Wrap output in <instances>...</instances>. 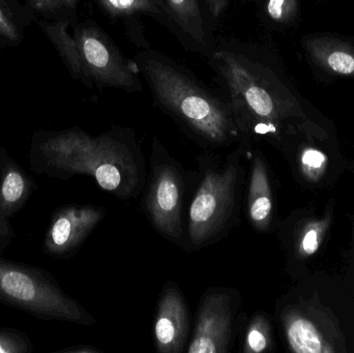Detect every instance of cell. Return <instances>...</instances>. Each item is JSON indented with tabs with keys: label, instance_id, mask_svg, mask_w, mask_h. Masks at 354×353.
<instances>
[{
	"label": "cell",
	"instance_id": "2",
	"mask_svg": "<svg viewBox=\"0 0 354 353\" xmlns=\"http://www.w3.org/2000/svg\"><path fill=\"white\" fill-rule=\"evenodd\" d=\"M143 70L158 101L202 144L212 149L245 143L230 106L198 86L174 66L151 58Z\"/></svg>",
	"mask_w": 354,
	"mask_h": 353
},
{
	"label": "cell",
	"instance_id": "9",
	"mask_svg": "<svg viewBox=\"0 0 354 353\" xmlns=\"http://www.w3.org/2000/svg\"><path fill=\"white\" fill-rule=\"evenodd\" d=\"M107 213L105 207L64 205L54 211L46 230L43 251L54 258L72 256Z\"/></svg>",
	"mask_w": 354,
	"mask_h": 353
},
{
	"label": "cell",
	"instance_id": "19",
	"mask_svg": "<svg viewBox=\"0 0 354 353\" xmlns=\"http://www.w3.org/2000/svg\"><path fill=\"white\" fill-rule=\"evenodd\" d=\"M270 346L268 336V325L266 319L255 315L245 325L241 339V352L245 353H260L266 352Z\"/></svg>",
	"mask_w": 354,
	"mask_h": 353
},
{
	"label": "cell",
	"instance_id": "14",
	"mask_svg": "<svg viewBox=\"0 0 354 353\" xmlns=\"http://www.w3.org/2000/svg\"><path fill=\"white\" fill-rule=\"evenodd\" d=\"M37 14L18 0H0V46L16 47L25 39Z\"/></svg>",
	"mask_w": 354,
	"mask_h": 353
},
{
	"label": "cell",
	"instance_id": "3",
	"mask_svg": "<svg viewBox=\"0 0 354 353\" xmlns=\"http://www.w3.org/2000/svg\"><path fill=\"white\" fill-rule=\"evenodd\" d=\"M248 144L239 147L225 159H202L203 175L189 209L187 240L193 248L218 242L239 222L243 187L245 180L243 159Z\"/></svg>",
	"mask_w": 354,
	"mask_h": 353
},
{
	"label": "cell",
	"instance_id": "7",
	"mask_svg": "<svg viewBox=\"0 0 354 353\" xmlns=\"http://www.w3.org/2000/svg\"><path fill=\"white\" fill-rule=\"evenodd\" d=\"M241 296L232 288L208 289L200 300L187 353H227Z\"/></svg>",
	"mask_w": 354,
	"mask_h": 353
},
{
	"label": "cell",
	"instance_id": "15",
	"mask_svg": "<svg viewBox=\"0 0 354 353\" xmlns=\"http://www.w3.org/2000/svg\"><path fill=\"white\" fill-rule=\"evenodd\" d=\"M35 22L45 33L52 45L57 50L71 74L79 80L84 81L82 66L74 35L68 32V22L64 20L48 21L37 16Z\"/></svg>",
	"mask_w": 354,
	"mask_h": 353
},
{
	"label": "cell",
	"instance_id": "4",
	"mask_svg": "<svg viewBox=\"0 0 354 353\" xmlns=\"http://www.w3.org/2000/svg\"><path fill=\"white\" fill-rule=\"evenodd\" d=\"M0 303L43 321H68L81 325L95 321L43 269L14 263L0 256Z\"/></svg>",
	"mask_w": 354,
	"mask_h": 353
},
{
	"label": "cell",
	"instance_id": "27",
	"mask_svg": "<svg viewBox=\"0 0 354 353\" xmlns=\"http://www.w3.org/2000/svg\"><path fill=\"white\" fill-rule=\"evenodd\" d=\"M64 3H66V8H76L78 0H64Z\"/></svg>",
	"mask_w": 354,
	"mask_h": 353
},
{
	"label": "cell",
	"instance_id": "26",
	"mask_svg": "<svg viewBox=\"0 0 354 353\" xmlns=\"http://www.w3.org/2000/svg\"><path fill=\"white\" fill-rule=\"evenodd\" d=\"M64 352L68 353H93V352H100L99 350H95V348L91 347V346H80V347L77 348H71V350H64Z\"/></svg>",
	"mask_w": 354,
	"mask_h": 353
},
{
	"label": "cell",
	"instance_id": "6",
	"mask_svg": "<svg viewBox=\"0 0 354 353\" xmlns=\"http://www.w3.org/2000/svg\"><path fill=\"white\" fill-rule=\"evenodd\" d=\"M185 194V172L180 164L155 138L147 182L145 211L153 228L177 245L183 238Z\"/></svg>",
	"mask_w": 354,
	"mask_h": 353
},
{
	"label": "cell",
	"instance_id": "21",
	"mask_svg": "<svg viewBox=\"0 0 354 353\" xmlns=\"http://www.w3.org/2000/svg\"><path fill=\"white\" fill-rule=\"evenodd\" d=\"M297 0H268V14L277 22H288L297 12Z\"/></svg>",
	"mask_w": 354,
	"mask_h": 353
},
{
	"label": "cell",
	"instance_id": "16",
	"mask_svg": "<svg viewBox=\"0 0 354 353\" xmlns=\"http://www.w3.org/2000/svg\"><path fill=\"white\" fill-rule=\"evenodd\" d=\"M169 8L170 16L176 20L177 25L183 32L195 39L198 43H203L204 27L198 0H166Z\"/></svg>",
	"mask_w": 354,
	"mask_h": 353
},
{
	"label": "cell",
	"instance_id": "24",
	"mask_svg": "<svg viewBox=\"0 0 354 353\" xmlns=\"http://www.w3.org/2000/svg\"><path fill=\"white\" fill-rule=\"evenodd\" d=\"M303 249L307 254H313L318 249L317 233L315 230H310L306 234L303 242Z\"/></svg>",
	"mask_w": 354,
	"mask_h": 353
},
{
	"label": "cell",
	"instance_id": "25",
	"mask_svg": "<svg viewBox=\"0 0 354 353\" xmlns=\"http://www.w3.org/2000/svg\"><path fill=\"white\" fill-rule=\"evenodd\" d=\"M230 0H206L210 12L214 17H218L224 12Z\"/></svg>",
	"mask_w": 354,
	"mask_h": 353
},
{
	"label": "cell",
	"instance_id": "1",
	"mask_svg": "<svg viewBox=\"0 0 354 353\" xmlns=\"http://www.w3.org/2000/svg\"><path fill=\"white\" fill-rule=\"evenodd\" d=\"M29 165L39 175L68 180L88 175L120 199L140 194L147 180L145 160L132 136H93L78 128L39 131L31 138Z\"/></svg>",
	"mask_w": 354,
	"mask_h": 353
},
{
	"label": "cell",
	"instance_id": "5",
	"mask_svg": "<svg viewBox=\"0 0 354 353\" xmlns=\"http://www.w3.org/2000/svg\"><path fill=\"white\" fill-rule=\"evenodd\" d=\"M214 60L228 87L229 106L245 142L250 136L276 134L280 105L258 72V66L243 56L226 51L216 52Z\"/></svg>",
	"mask_w": 354,
	"mask_h": 353
},
{
	"label": "cell",
	"instance_id": "8",
	"mask_svg": "<svg viewBox=\"0 0 354 353\" xmlns=\"http://www.w3.org/2000/svg\"><path fill=\"white\" fill-rule=\"evenodd\" d=\"M75 39L84 75L85 84H99L130 89L139 86L136 70L120 56L105 35L91 24L75 29Z\"/></svg>",
	"mask_w": 354,
	"mask_h": 353
},
{
	"label": "cell",
	"instance_id": "10",
	"mask_svg": "<svg viewBox=\"0 0 354 353\" xmlns=\"http://www.w3.org/2000/svg\"><path fill=\"white\" fill-rule=\"evenodd\" d=\"M35 189V180L0 146V251L16 238L10 221L24 209Z\"/></svg>",
	"mask_w": 354,
	"mask_h": 353
},
{
	"label": "cell",
	"instance_id": "17",
	"mask_svg": "<svg viewBox=\"0 0 354 353\" xmlns=\"http://www.w3.org/2000/svg\"><path fill=\"white\" fill-rule=\"evenodd\" d=\"M287 338L293 352L297 353H320L326 352L315 327L306 319L291 321L287 327Z\"/></svg>",
	"mask_w": 354,
	"mask_h": 353
},
{
	"label": "cell",
	"instance_id": "11",
	"mask_svg": "<svg viewBox=\"0 0 354 353\" xmlns=\"http://www.w3.org/2000/svg\"><path fill=\"white\" fill-rule=\"evenodd\" d=\"M189 332V313L187 300L178 286L167 282L160 294L153 327V341L158 352H185Z\"/></svg>",
	"mask_w": 354,
	"mask_h": 353
},
{
	"label": "cell",
	"instance_id": "20",
	"mask_svg": "<svg viewBox=\"0 0 354 353\" xmlns=\"http://www.w3.org/2000/svg\"><path fill=\"white\" fill-rule=\"evenodd\" d=\"M30 340L18 330L0 327V353H27L32 352Z\"/></svg>",
	"mask_w": 354,
	"mask_h": 353
},
{
	"label": "cell",
	"instance_id": "18",
	"mask_svg": "<svg viewBox=\"0 0 354 353\" xmlns=\"http://www.w3.org/2000/svg\"><path fill=\"white\" fill-rule=\"evenodd\" d=\"M100 6L114 17L132 16L138 12L169 15L167 4L162 0H97Z\"/></svg>",
	"mask_w": 354,
	"mask_h": 353
},
{
	"label": "cell",
	"instance_id": "12",
	"mask_svg": "<svg viewBox=\"0 0 354 353\" xmlns=\"http://www.w3.org/2000/svg\"><path fill=\"white\" fill-rule=\"evenodd\" d=\"M251 175L247 193V215L256 230L266 229L272 213L266 164L258 151H250Z\"/></svg>",
	"mask_w": 354,
	"mask_h": 353
},
{
	"label": "cell",
	"instance_id": "13",
	"mask_svg": "<svg viewBox=\"0 0 354 353\" xmlns=\"http://www.w3.org/2000/svg\"><path fill=\"white\" fill-rule=\"evenodd\" d=\"M308 50L316 64L335 74L354 76V49L343 41L316 37L307 41Z\"/></svg>",
	"mask_w": 354,
	"mask_h": 353
},
{
	"label": "cell",
	"instance_id": "23",
	"mask_svg": "<svg viewBox=\"0 0 354 353\" xmlns=\"http://www.w3.org/2000/svg\"><path fill=\"white\" fill-rule=\"evenodd\" d=\"M303 163L310 167H322V164L324 163V153L314 149H308L304 153Z\"/></svg>",
	"mask_w": 354,
	"mask_h": 353
},
{
	"label": "cell",
	"instance_id": "22",
	"mask_svg": "<svg viewBox=\"0 0 354 353\" xmlns=\"http://www.w3.org/2000/svg\"><path fill=\"white\" fill-rule=\"evenodd\" d=\"M27 4L37 16L39 14L43 15L44 17L57 14L66 8L64 0H28Z\"/></svg>",
	"mask_w": 354,
	"mask_h": 353
}]
</instances>
